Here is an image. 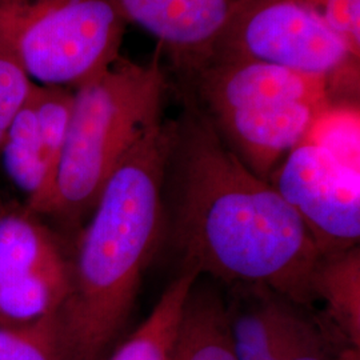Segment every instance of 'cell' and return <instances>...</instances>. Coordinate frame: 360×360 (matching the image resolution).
Segmentation results:
<instances>
[{
  "label": "cell",
  "mask_w": 360,
  "mask_h": 360,
  "mask_svg": "<svg viewBox=\"0 0 360 360\" xmlns=\"http://www.w3.org/2000/svg\"><path fill=\"white\" fill-rule=\"evenodd\" d=\"M68 270L52 232L28 207L0 212V284Z\"/></svg>",
  "instance_id": "10"
},
{
  "label": "cell",
  "mask_w": 360,
  "mask_h": 360,
  "mask_svg": "<svg viewBox=\"0 0 360 360\" xmlns=\"http://www.w3.org/2000/svg\"><path fill=\"white\" fill-rule=\"evenodd\" d=\"M34 86L22 68L0 51V146L13 117L30 99Z\"/></svg>",
  "instance_id": "18"
},
{
  "label": "cell",
  "mask_w": 360,
  "mask_h": 360,
  "mask_svg": "<svg viewBox=\"0 0 360 360\" xmlns=\"http://www.w3.org/2000/svg\"><path fill=\"white\" fill-rule=\"evenodd\" d=\"M0 159L10 180L22 193H26L27 207L35 212L46 190V171L40 151L32 94L13 117L4 135L0 146Z\"/></svg>",
  "instance_id": "14"
},
{
  "label": "cell",
  "mask_w": 360,
  "mask_h": 360,
  "mask_svg": "<svg viewBox=\"0 0 360 360\" xmlns=\"http://www.w3.org/2000/svg\"><path fill=\"white\" fill-rule=\"evenodd\" d=\"M68 290V270L43 272L0 284V327H23L59 309Z\"/></svg>",
  "instance_id": "16"
},
{
  "label": "cell",
  "mask_w": 360,
  "mask_h": 360,
  "mask_svg": "<svg viewBox=\"0 0 360 360\" xmlns=\"http://www.w3.org/2000/svg\"><path fill=\"white\" fill-rule=\"evenodd\" d=\"M269 181L302 219L321 255L359 245V168L307 138Z\"/></svg>",
  "instance_id": "7"
},
{
  "label": "cell",
  "mask_w": 360,
  "mask_h": 360,
  "mask_svg": "<svg viewBox=\"0 0 360 360\" xmlns=\"http://www.w3.org/2000/svg\"><path fill=\"white\" fill-rule=\"evenodd\" d=\"M171 360H238L226 299L203 278L186 300Z\"/></svg>",
  "instance_id": "11"
},
{
  "label": "cell",
  "mask_w": 360,
  "mask_h": 360,
  "mask_svg": "<svg viewBox=\"0 0 360 360\" xmlns=\"http://www.w3.org/2000/svg\"><path fill=\"white\" fill-rule=\"evenodd\" d=\"M178 77L181 98L264 180L339 105L323 79L227 53H211Z\"/></svg>",
  "instance_id": "3"
},
{
  "label": "cell",
  "mask_w": 360,
  "mask_h": 360,
  "mask_svg": "<svg viewBox=\"0 0 360 360\" xmlns=\"http://www.w3.org/2000/svg\"><path fill=\"white\" fill-rule=\"evenodd\" d=\"M321 16L360 56V0H295Z\"/></svg>",
  "instance_id": "19"
},
{
  "label": "cell",
  "mask_w": 360,
  "mask_h": 360,
  "mask_svg": "<svg viewBox=\"0 0 360 360\" xmlns=\"http://www.w3.org/2000/svg\"><path fill=\"white\" fill-rule=\"evenodd\" d=\"M0 360H62L56 311L23 327H0Z\"/></svg>",
  "instance_id": "17"
},
{
  "label": "cell",
  "mask_w": 360,
  "mask_h": 360,
  "mask_svg": "<svg viewBox=\"0 0 360 360\" xmlns=\"http://www.w3.org/2000/svg\"><path fill=\"white\" fill-rule=\"evenodd\" d=\"M175 119H163L146 131L119 160L91 211L56 309L62 360H107L117 346L163 239Z\"/></svg>",
  "instance_id": "2"
},
{
  "label": "cell",
  "mask_w": 360,
  "mask_h": 360,
  "mask_svg": "<svg viewBox=\"0 0 360 360\" xmlns=\"http://www.w3.org/2000/svg\"><path fill=\"white\" fill-rule=\"evenodd\" d=\"M335 360H360V348L347 346L339 352Z\"/></svg>",
  "instance_id": "20"
},
{
  "label": "cell",
  "mask_w": 360,
  "mask_h": 360,
  "mask_svg": "<svg viewBox=\"0 0 360 360\" xmlns=\"http://www.w3.org/2000/svg\"><path fill=\"white\" fill-rule=\"evenodd\" d=\"M183 105L163 187V236L181 269L230 285L264 287L296 306H309V281L321 254L307 227L269 180L227 148L193 104L183 99Z\"/></svg>",
  "instance_id": "1"
},
{
  "label": "cell",
  "mask_w": 360,
  "mask_h": 360,
  "mask_svg": "<svg viewBox=\"0 0 360 360\" xmlns=\"http://www.w3.org/2000/svg\"><path fill=\"white\" fill-rule=\"evenodd\" d=\"M226 299L238 360H271L296 304L257 285H231Z\"/></svg>",
  "instance_id": "9"
},
{
  "label": "cell",
  "mask_w": 360,
  "mask_h": 360,
  "mask_svg": "<svg viewBox=\"0 0 360 360\" xmlns=\"http://www.w3.org/2000/svg\"><path fill=\"white\" fill-rule=\"evenodd\" d=\"M309 288L326 302L328 316L348 346L360 348V248L319 255Z\"/></svg>",
  "instance_id": "12"
},
{
  "label": "cell",
  "mask_w": 360,
  "mask_h": 360,
  "mask_svg": "<svg viewBox=\"0 0 360 360\" xmlns=\"http://www.w3.org/2000/svg\"><path fill=\"white\" fill-rule=\"evenodd\" d=\"M211 53L248 58L323 79L342 107L359 95V55L321 16L295 0H252L224 30Z\"/></svg>",
  "instance_id": "6"
},
{
  "label": "cell",
  "mask_w": 360,
  "mask_h": 360,
  "mask_svg": "<svg viewBox=\"0 0 360 360\" xmlns=\"http://www.w3.org/2000/svg\"><path fill=\"white\" fill-rule=\"evenodd\" d=\"M111 0H0V51L38 86L75 90L122 56Z\"/></svg>",
  "instance_id": "5"
},
{
  "label": "cell",
  "mask_w": 360,
  "mask_h": 360,
  "mask_svg": "<svg viewBox=\"0 0 360 360\" xmlns=\"http://www.w3.org/2000/svg\"><path fill=\"white\" fill-rule=\"evenodd\" d=\"M129 25L159 43L181 74L207 58L235 16L252 0H111Z\"/></svg>",
  "instance_id": "8"
},
{
  "label": "cell",
  "mask_w": 360,
  "mask_h": 360,
  "mask_svg": "<svg viewBox=\"0 0 360 360\" xmlns=\"http://www.w3.org/2000/svg\"><path fill=\"white\" fill-rule=\"evenodd\" d=\"M74 90L56 86L35 84L32 104L37 119L41 159L46 171V190L35 214L46 215L51 203L58 171L65 151Z\"/></svg>",
  "instance_id": "15"
},
{
  "label": "cell",
  "mask_w": 360,
  "mask_h": 360,
  "mask_svg": "<svg viewBox=\"0 0 360 360\" xmlns=\"http://www.w3.org/2000/svg\"><path fill=\"white\" fill-rule=\"evenodd\" d=\"M198 274L181 269L146 321L116 346L107 360H171L183 309Z\"/></svg>",
  "instance_id": "13"
},
{
  "label": "cell",
  "mask_w": 360,
  "mask_h": 360,
  "mask_svg": "<svg viewBox=\"0 0 360 360\" xmlns=\"http://www.w3.org/2000/svg\"><path fill=\"white\" fill-rule=\"evenodd\" d=\"M162 55L158 46L147 63L120 56L74 90L65 151L46 215L70 226L90 215L123 155L165 119L169 82Z\"/></svg>",
  "instance_id": "4"
}]
</instances>
